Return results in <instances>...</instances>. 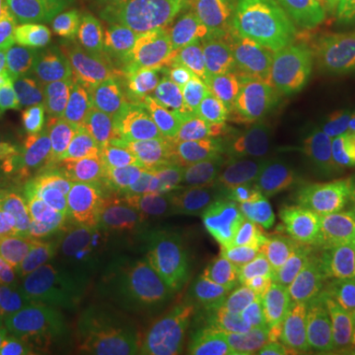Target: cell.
<instances>
[{"label":"cell","mask_w":355,"mask_h":355,"mask_svg":"<svg viewBox=\"0 0 355 355\" xmlns=\"http://www.w3.org/2000/svg\"><path fill=\"white\" fill-rule=\"evenodd\" d=\"M355 30V0H247L214 10L202 34L221 48L257 53L275 67L330 55Z\"/></svg>","instance_id":"cell-1"},{"label":"cell","mask_w":355,"mask_h":355,"mask_svg":"<svg viewBox=\"0 0 355 355\" xmlns=\"http://www.w3.org/2000/svg\"><path fill=\"white\" fill-rule=\"evenodd\" d=\"M340 67L330 55H316L279 67L272 83L241 127L245 150L284 135H328L345 105Z\"/></svg>","instance_id":"cell-2"},{"label":"cell","mask_w":355,"mask_h":355,"mask_svg":"<svg viewBox=\"0 0 355 355\" xmlns=\"http://www.w3.org/2000/svg\"><path fill=\"white\" fill-rule=\"evenodd\" d=\"M123 101L139 119L148 162L174 180L211 158L245 150L241 140L229 137L221 119L209 109L182 107L153 87H132Z\"/></svg>","instance_id":"cell-3"},{"label":"cell","mask_w":355,"mask_h":355,"mask_svg":"<svg viewBox=\"0 0 355 355\" xmlns=\"http://www.w3.org/2000/svg\"><path fill=\"white\" fill-rule=\"evenodd\" d=\"M225 239L233 272L239 279L265 282L330 275L284 203H257Z\"/></svg>","instance_id":"cell-4"},{"label":"cell","mask_w":355,"mask_h":355,"mask_svg":"<svg viewBox=\"0 0 355 355\" xmlns=\"http://www.w3.org/2000/svg\"><path fill=\"white\" fill-rule=\"evenodd\" d=\"M219 286L245 291L259 298L279 324V330L304 342L320 331L352 326L349 322V284L338 277H308L294 280H223Z\"/></svg>","instance_id":"cell-5"},{"label":"cell","mask_w":355,"mask_h":355,"mask_svg":"<svg viewBox=\"0 0 355 355\" xmlns=\"http://www.w3.org/2000/svg\"><path fill=\"white\" fill-rule=\"evenodd\" d=\"M103 284L95 257L55 268L44 291L42 355H58L65 342L79 343L101 328Z\"/></svg>","instance_id":"cell-6"},{"label":"cell","mask_w":355,"mask_h":355,"mask_svg":"<svg viewBox=\"0 0 355 355\" xmlns=\"http://www.w3.org/2000/svg\"><path fill=\"white\" fill-rule=\"evenodd\" d=\"M65 142L85 168L144 154L139 119L127 103L109 93L76 103Z\"/></svg>","instance_id":"cell-7"},{"label":"cell","mask_w":355,"mask_h":355,"mask_svg":"<svg viewBox=\"0 0 355 355\" xmlns=\"http://www.w3.org/2000/svg\"><path fill=\"white\" fill-rule=\"evenodd\" d=\"M186 214L227 235L257 205L235 154L211 158L176 180Z\"/></svg>","instance_id":"cell-8"},{"label":"cell","mask_w":355,"mask_h":355,"mask_svg":"<svg viewBox=\"0 0 355 355\" xmlns=\"http://www.w3.org/2000/svg\"><path fill=\"white\" fill-rule=\"evenodd\" d=\"M20 22L40 46L95 44L119 20L95 0H10Z\"/></svg>","instance_id":"cell-9"},{"label":"cell","mask_w":355,"mask_h":355,"mask_svg":"<svg viewBox=\"0 0 355 355\" xmlns=\"http://www.w3.org/2000/svg\"><path fill=\"white\" fill-rule=\"evenodd\" d=\"M322 135H284L247 148L253 158V190L261 203L282 205L320 164Z\"/></svg>","instance_id":"cell-10"},{"label":"cell","mask_w":355,"mask_h":355,"mask_svg":"<svg viewBox=\"0 0 355 355\" xmlns=\"http://www.w3.org/2000/svg\"><path fill=\"white\" fill-rule=\"evenodd\" d=\"M277 69L257 53L221 48L209 64L207 105L214 107L217 116L225 114L241 128L245 119L263 101Z\"/></svg>","instance_id":"cell-11"},{"label":"cell","mask_w":355,"mask_h":355,"mask_svg":"<svg viewBox=\"0 0 355 355\" xmlns=\"http://www.w3.org/2000/svg\"><path fill=\"white\" fill-rule=\"evenodd\" d=\"M158 253L160 249L140 245L127 235H101L93 251L103 284L101 328L97 334L109 331L116 324L121 312L130 304L146 272L158 259Z\"/></svg>","instance_id":"cell-12"},{"label":"cell","mask_w":355,"mask_h":355,"mask_svg":"<svg viewBox=\"0 0 355 355\" xmlns=\"http://www.w3.org/2000/svg\"><path fill=\"white\" fill-rule=\"evenodd\" d=\"M164 251L188 275L200 298L235 277L225 233L188 214L170 233Z\"/></svg>","instance_id":"cell-13"},{"label":"cell","mask_w":355,"mask_h":355,"mask_svg":"<svg viewBox=\"0 0 355 355\" xmlns=\"http://www.w3.org/2000/svg\"><path fill=\"white\" fill-rule=\"evenodd\" d=\"M146 166L142 154L87 170V211L101 235H125Z\"/></svg>","instance_id":"cell-14"},{"label":"cell","mask_w":355,"mask_h":355,"mask_svg":"<svg viewBox=\"0 0 355 355\" xmlns=\"http://www.w3.org/2000/svg\"><path fill=\"white\" fill-rule=\"evenodd\" d=\"M132 355H207L209 330L200 312L135 318L111 330Z\"/></svg>","instance_id":"cell-15"},{"label":"cell","mask_w":355,"mask_h":355,"mask_svg":"<svg viewBox=\"0 0 355 355\" xmlns=\"http://www.w3.org/2000/svg\"><path fill=\"white\" fill-rule=\"evenodd\" d=\"M284 205L326 272L347 279L355 266V223L326 211L300 190L292 191Z\"/></svg>","instance_id":"cell-16"},{"label":"cell","mask_w":355,"mask_h":355,"mask_svg":"<svg viewBox=\"0 0 355 355\" xmlns=\"http://www.w3.org/2000/svg\"><path fill=\"white\" fill-rule=\"evenodd\" d=\"M154 76L166 95L178 105L205 111L207 65L202 44L182 28H168L154 65Z\"/></svg>","instance_id":"cell-17"},{"label":"cell","mask_w":355,"mask_h":355,"mask_svg":"<svg viewBox=\"0 0 355 355\" xmlns=\"http://www.w3.org/2000/svg\"><path fill=\"white\" fill-rule=\"evenodd\" d=\"M76 109L73 97L24 91L12 101L14 142L26 160L53 153L67 139V127Z\"/></svg>","instance_id":"cell-18"},{"label":"cell","mask_w":355,"mask_h":355,"mask_svg":"<svg viewBox=\"0 0 355 355\" xmlns=\"http://www.w3.org/2000/svg\"><path fill=\"white\" fill-rule=\"evenodd\" d=\"M184 216L186 207L176 180L162 168L148 162L140 178L137 202L125 235L140 245L164 249L170 233Z\"/></svg>","instance_id":"cell-19"},{"label":"cell","mask_w":355,"mask_h":355,"mask_svg":"<svg viewBox=\"0 0 355 355\" xmlns=\"http://www.w3.org/2000/svg\"><path fill=\"white\" fill-rule=\"evenodd\" d=\"M196 312H200V294L196 286L176 261L164 249H160L158 259L146 272L130 304L121 312L116 324L135 318H160Z\"/></svg>","instance_id":"cell-20"},{"label":"cell","mask_w":355,"mask_h":355,"mask_svg":"<svg viewBox=\"0 0 355 355\" xmlns=\"http://www.w3.org/2000/svg\"><path fill=\"white\" fill-rule=\"evenodd\" d=\"M103 65L95 53L73 46H44L30 58V83L58 95H85L99 85Z\"/></svg>","instance_id":"cell-21"},{"label":"cell","mask_w":355,"mask_h":355,"mask_svg":"<svg viewBox=\"0 0 355 355\" xmlns=\"http://www.w3.org/2000/svg\"><path fill=\"white\" fill-rule=\"evenodd\" d=\"M42 214H60L87 205V172L64 154L44 153L26 160Z\"/></svg>","instance_id":"cell-22"},{"label":"cell","mask_w":355,"mask_h":355,"mask_svg":"<svg viewBox=\"0 0 355 355\" xmlns=\"http://www.w3.org/2000/svg\"><path fill=\"white\" fill-rule=\"evenodd\" d=\"M200 316L211 336H237L259 330L280 331L277 320L259 298L235 288L217 286L216 291L202 296Z\"/></svg>","instance_id":"cell-23"},{"label":"cell","mask_w":355,"mask_h":355,"mask_svg":"<svg viewBox=\"0 0 355 355\" xmlns=\"http://www.w3.org/2000/svg\"><path fill=\"white\" fill-rule=\"evenodd\" d=\"M162 44L160 28L153 20H140L113 32L105 44L107 64L114 71L146 79L154 71Z\"/></svg>","instance_id":"cell-24"},{"label":"cell","mask_w":355,"mask_h":355,"mask_svg":"<svg viewBox=\"0 0 355 355\" xmlns=\"http://www.w3.org/2000/svg\"><path fill=\"white\" fill-rule=\"evenodd\" d=\"M308 196L326 211L355 223V170L330 148L308 180Z\"/></svg>","instance_id":"cell-25"},{"label":"cell","mask_w":355,"mask_h":355,"mask_svg":"<svg viewBox=\"0 0 355 355\" xmlns=\"http://www.w3.org/2000/svg\"><path fill=\"white\" fill-rule=\"evenodd\" d=\"M34 53V40L16 10L8 12L0 34V101L12 103L30 83V58Z\"/></svg>","instance_id":"cell-26"},{"label":"cell","mask_w":355,"mask_h":355,"mask_svg":"<svg viewBox=\"0 0 355 355\" xmlns=\"http://www.w3.org/2000/svg\"><path fill=\"white\" fill-rule=\"evenodd\" d=\"M87 205L60 211L44 227L46 253L55 268L76 266L85 261L89 249Z\"/></svg>","instance_id":"cell-27"},{"label":"cell","mask_w":355,"mask_h":355,"mask_svg":"<svg viewBox=\"0 0 355 355\" xmlns=\"http://www.w3.org/2000/svg\"><path fill=\"white\" fill-rule=\"evenodd\" d=\"M42 216L26 164L0 176V231L14 219H38Z\"/></svg>","instance_id":"cell-28"},{"label":"cell","mask_w":355,"mask_h":355,"mask_svg":"<svg viewBox=\"0 0 355 355\" xmlns=\"http://www.w3.org/2000/svg\"><path fill=\"white\" fill-rule=\"evenodd\" d=\"M286 340V336L275 330L249 331L237 336H211L207 355H279Z\"/></svg>","instance_id":"cell-29"},{"label":"cell","mask_w":355,"mask_h":355,"mask_svg":"<svg viewBox=\"0 0 355 355\" xmlns=\"http://www.w3.org/2000/svg\"><path fill=\"white\" fill-rule=\"evenodd\" d=\"M44 306V292H38L0 266V322L8 324L14 320L38 312Z\"/></svg>","instance_id":"cell-30"},{"label":"cell","mask_w":355,"mask_h":355,"mask_svg":"<svg viewBox=\"0 0 355 355\" xmlns=\"http://www.w3.org/2000/svg\"><path fill=\"white\" fill-rule=\"evenodd\" d=\"M316 355H355V328L338 326L304 340Z\"/></svg>","instance_id":"cell-31"},{"label":"cell","mask_w":355,"mask_h":355,"mask_svg":"<svg viewBox=\"0 0 355 355\" xmlns=\"http://www.w3.org/2000/svg\"><path fill=\"white\" fill-rule=\"evenodd\" d=\"M324 146L334 150L345 164L352 166L355 170V127L345 125L340 132L326 135L324 137Z\"/></svg>","instance_id":"cell-32"},{"label":"cell","mask_w":355,"mask_h":355,"mask_svg":"<svg viewBox=\"0 0 355 355\" xmlns=\"http://www.w3.org/2000/svg\"><path fill=\"white\" fill-rule=\"evenodd\" d=\"M340 67V76H342V85L345 99L355 101V42L349 46V50L345 51V55L342 58Z\"/></svg>","instance_id":"cell-33"},{"label":"cell","mask_w":355,"mask_h":355,"mask_svg":"<svg viewBox=\"0 0 355 355\" xmlns=\"http://www.w3.org/2000/svg\"><path fill=\"white\" fill-rule=\"evenodd\" d=\"M101 6L105 12L114 16L119 22L125 20L132 10H137L140 4H144L146 0H95Z\"/></svg>","instance_id":"cell-34"},{"label":"cell","mask_w":355,"mask_h":355,"mask_svg":"<svg viewBox=\"0 0 355 355\" xmlns=\"http://www.w3.org/2000/svg\"><path fill=\"white\" fill-rule=\"evenodd\" d=\"M20 164H26V158L22 156V153L18 150V146H16L14 140L12 142H8L6 146L0 148V176Z\"/></svg>","instance_id":"cell-35"},{"label":"cell","mask_w":355,"mask_h":355,"mask_svg":"<svg viewBox=\"0 0 355 355\" xmlns=\"http://www.w3.org/2000/svg\"><path fill=\"white\" fill-rule=\"evenodd\" d=\"M12 140V103L0 101V148Z\"/></svg>","instance_id":"cell-36"},{"label":"cell","mask_w":355,"mask_h":355,"mask_svg":"<svg viewBox=\"0 0 355 355\" xmlns=\"http://www.w3.org/2000/svg\"><path fill=\"white\" fill-rule=\"evenodd\" d=\"M198 6L202 8H207L209 12L214 10H223V8H233V6H239V4H245L247 0H193Z\"/></svg>","instance_id":"cell-37"},{"label":"cell","mask_w":355,"mask_h":355,"mask_svg":"<svg viewBox=\"0 0 355 355\" xmlns=\"http://www.w3.org/2000/svg\"><path fill=\"white\" fill-rule=\"evenodd\" d=\"M306 343L304 342H298V340H286V343L282 345V349H280L279 355H306Z\"/></svg>","instance_id":"cell-38"},{"label":"cell","mask_w":355,"mask_h":355,"mask_svg":"<svg viewBox=\"0 0 355 355\" xmlns=\"http://www.w3.org/2000/svg\"><path fill=\"white\" fill-rule=\"evenodd\" d=\"M0 355H18L12 349V345L8 343L6 330H4V322H0Z\"/></svg>","instance_id":"cell-39"},{"label":"cell","mask_w":355,"mask_h":355,"mask_svg":"<svg viewBox=\"0 0 355 355\" xmlns=\"http://www.w3.org/2000/svg\"><path fill=\"white\" fill-rule=\"evenodd\" d=\"M12 10V2L10 0H0V34H2V28L6 22V16Z\"/></svg>","instance_id":"cell-40"},{"label":"cell","mask_w":355,"mask_h":355,"mask_svg":"<svg viewBox=\"0 0 355 355\" xmlns=\"http://www.w3.org/2000/svg\"><path fill=\"white\" fill-rule=\"evenodd\" d=\"M349 322L355 328V286H349Z\"/></svg>","instance_id":"cell-41"},{"label":"cell","mask_w":355,"mask_h":355,"mask_svg":"<svg viewBox=\"0 0 355 355\" xmlns=\"http://www.w3.org/2000/svg\"><path fill=\"white\" fill-rule=\"evenodd\" d=\"M345 125H352V127H355V101H354V107H352V111H349V114H347ZM345 125H343V127H345Z\"/></svg>","instance_id":"cell-42"},{"label":"cell","mask_w":355,"mask_h":355,"mask_svg":"<svg viewBox=\"0 0 355 355\" xmlns=\"http://www.w3.org/2000/svg\"><path fill=\"white\" fill-rule=\"evenodd\" d=\"M345 282H347L349 286H355V266H354V270L349 272V277L345 279Z\"/></svg>","instance_id":"cell-43"}]
</instances>
